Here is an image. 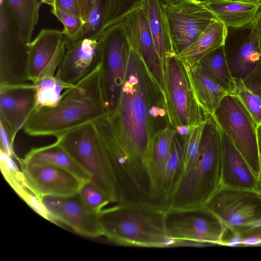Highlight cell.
<instances>
[{
    "label": "cell",
    "instance_id": "cell-1",
    "mask_svg": "<svg viewBox=\"0 0 261 261\" xmlns=\"http://www.w3.org/2000/svg\"><path fill=\"white\" fill-rule=\"evenodd\" d=\"M150 82L130 47L115 106L95 121L113 161L121 198L145 202L158 192L152 163Z\"/></svg>",
    "mask_w": 261,
    "mask_h": 261
},
{
    "label": "cell",
    "instance_id": "cell-2",
    "mask_svg": "<svg viewBox=\"0 0 261 261\" xmlns=\"http://www.w3.org/2000/svg\"><path fill=\"white\" fill-rule=\"evenodd\" d=\"M107 111L99 63L89 74L66 90L56 105L33 111L23 129L30 136L57 138L79 126L96 121L106 115Z\"/></svg>",
    "mask_w": 261,
    "mask_h": 261
},
{
    "label": "cell",
    "instance_id": "cell-3",
    "mask_svg": "<svg viewBox=\"0 0 261 261\" xmlns=\"http://www.w3.org/2000/svg\"><path fill=\"white\" fill-rule=\"evenodd\" d=\"M220 131L212 117L204 127L197 158L177 179L168 208L203 206L220 188Z\"/></svg>",
    "mask_w": 261,
    "mask_h": 261
},
{
    "label": "cell",
    "instance_id": "cell-4",
    "mask_svg": "<svg viewBox=\"0 0 261 261\" xmlns=\"http://www.w3.org/2000/svg\"><path fill=\"white\" fill-rule=\"evenodd\" d=\"M164 210L135 203H117L98 214L102 236L116 244L167 247L175 242L167 236Z\"/></svg>",
    "mask_w": 261,
    "mask_h": 261
},
{
    "label": "cell",
    "instance_id": "cell-5",
    "mask_svg": "<svg viewBox=\"0 0 261 261\" xmlns=\"http://www.w3.org/2000/svg\"><path fill=\"white\" fill-rule=\"evenodd\" d=\"M59 144L90 175L91 182L111 203H119L113 162L95 122L68 132L56 138Z\"/></svg>",
    "mask_w": 261,
    "mask_h": 261
},
{
    "label": "cell",
    "instance_id": "cell-6",
    "mask_svg": "<svg viewBox=\"0 0 261 261\" xmlns=\"http://www.w3.org/2000/svg\"><path fill=\"white\" fill-rule=\"evenodd\" d=\"M164 109L169 126L181 125L190 129L206 122L212 116L196 101L184 64L176 55L165 61Z\"/></svg>",
    "mask_w": 261,
    "mask_h": 261
},
{
    "label": "cell",
    "instance_id": "cell-7",
    "mask_svg": "<svg viewBox=\"0 0 261 261\" xmlns=\"http://www.w3.org/2000/svg\"><path fill=\"white\" fill-rule=\"evenodd\" d=\"M213 118L247 161L255 176L261 179L256 128L257 124L240 100L228 94L221 100Z\"/></svg>",
    "mask_w": 261,
    "mask_h": 261
},
{
    "label": "cell",
    "instance_id": "cell-8",
    "mask_svg": "<svg viewBox=\"0 0 261 261\" xmlns=\"http://www.w3.org/2000/svg\"><path fill=\"white\" fill-rule=\"evenodd\" d=\"M167 236L175 245L195 243L222 245L228 228L204 206L192 209L167 208L164 213Z\"/></svg>",
    "mask_w": 261,
    "mask_h": 261
},
{
    "label": "cell",
    "instance_id": "cell-9",
    "mask_svg": "<svg viewBox=\"0 0 261 261\" xmlns=\"http://www.w3.org/2000/svg\"><path fill=\"white\" fill-rule=\"evenodd\" d=\"M233 231L261 224V191L220 187L204 206Z\"/></svg>",
    "mask_w": 261,
    "mask_h": 261
},
{
    "label": "cell",
    "instance_id": "cell-10",
    "mask_svg": "<svg viewBox=\"0 0 261 261\" xmlns=\"http://www.w3.org/2000/svg\"><path fill=\"white\" fill-rule=\"evenodd\" d=\"M101 83L107 110L115 106L123 84L130 45L120 23L99 36Z\"/></svg>",
    "mask_w": 261,
    "mask_h": 261
},
{
    "label": "cell",
    "instance_id": "cell-11",
    "mask_svg": "<svg viewBox=\"0 0 261 261\" xmlns=\"http://www.w3.org/2000/svg\"><path fill=\"white\" fill-rule=\"evenodd\" d=\"M28 44L20 38L13 15L0 0V87L31 83L27 66Z\"/></svg>",
    "mask_w": 261,
    "mask_h": 261
},
{
    "label": "cell",
    "instance_id": "cell-12",
    "mask_svg": "<svg viewBox=\"0 0 261 261\" xmlns=\"http://www.w3.org/2000/svg\"><path fill=\"white\" fill-rule=\"evenodd\" d=\"M130 47L142 60L161 106L165 103V79L148 22L141 6L127 14L120 22Z\"/></svg>",
    "mask_w": 261,
    "mask_h": 261
},
{
    "label": "cell",
    "instance_id": "cell-13",
    "mask_svg": "<svg viewBox=\"0 0 261 261\" xmlns=\"http://www.w3.org/2000/svg\"><path fill=\"white\" fill-rule=\"evenodd\" d=\"M165 6L176 55L193 43L211 22L217 19L202 0H181Z\"/></svg>",
    "mask_w": 261,
    "mask_h": 261
},
{
    "label": "cell",
    "instance_id": "cell-14",
    "mask_svg": "<svg viewBox=\"0 0 261 261\" xmlns=\"http://www.w3.org/2000/svg\"><path fill=\"white\" fill-rule=\"evenodd\" d=\"M62 31L42 29L28 44L27 73L35 83L47 76H55L66 50Z\"/></svg>",
    "mask_w": 261,
    "mask_h": 261
},
{
    "label": "cell",
    "instance_id": "cell-15",
    "mask_svg": "<svg viewBox=\"0 0 261 261\" xmlns=\"http://www.w3.org/2000/svg\"><path fill=\"white\" fill-rule=\"evenodd\" d=\"M42 199L55 224H64L84 237L102 236L98 213L87 206L78 194L68 197L46 196Z\"/></svg>",
    "mask_w": 261,
    "mask_h": 261
},
{
    "label": "cell",
    "instance_id": "cell-16",
    "mask_svg": "<svg viewBox=\"0 0 261 261\" xmlns=\"http://www.w3.org/2000/svg\"><path fill=\"white\" fill-rule=\"evenodd\" d=\"M228 68L234 79L244 80L261 61L253 23L227 28L223 44Z\"/></svg>",
    "mask_w": 261,
    "mask_h": 261
},
{
    "label": "cell",
    "instance_id": "cell-17",
    "mask_svg": "<svg viewBox=\"0 0 261 261\" xmlns=\"http://www.w3.org/2000/svg\"><path fill=\"white\" fill-rule=\"evenodd\" d=\"M28 189L39 197H68L78 194L83 183L71 173L50 165L18 161Z\"/></svg>",
    "mask_w": 261,
    "mask_h": 261
},
{
    "label": "cell",
    "instance_id": "cell-18",
    "mask_svg": "<svg viewBox=\"0 0 261 261\" xmlns=\"http://www.w3.org/2000/svg\"><path fill=\"white\" fill-rule=\"evenodd\" d=\"M65 46L64 55L55 75L63 82L74 85L100 63L99 37L83 38Z\"/></svg>",
    "mask_w": 261,
    "mask_h": 261
},
{
    "label": "cell",
    "instance_id": "cell-19",
    "mask_svg": "<svg viewBox=\"0 0 261 261\" xmlns=\"http://www.w3.org/2000/svg\"><path fill=\"white\" fill-rule=\"evenodd\" d=\"M35 90L33 84L0 87V115L13 141L34 110Z\"/></svg>",
    "mask_w": 261,
    "mask_h": 261
},
{
    "label": "cell",
    "instance_id": "cell-20",
    "mask_svg": "<svg viewBox=\"0 0 261 261\" xmlns=\"http://www.w3.org/2000/svg\"><path fill=\"white\" fill-rule=\"evenodd\" d=\"M220 131L221 137L220 187L259 190L260 179L255 176L247 161L229 138L220 129Z\"/></svg>",
    "mask_w": 261,
    "mask_h": 261
},
{
    "label": "cell",
    "instance_id": "cell-21",
    "mask_svg": "<svg viewBox=\"0 0 261 261\" xmlns=\"http://www.w3.org/2000/svg\"><path fill=\"white\" fill-rule=\"evenodd\" d=\"M152 37L164 75L165 61L173 51L167 21L165 6L161 0H144L141 5Z\"/></svg>",
    "mask_w": 261,
    "mask_h": 261
},
{
    "label": "cell",
    "instance_id": "cell-22",
    "mask_svg": "<svg viewBox=\"0 0 261 261\" xmlns=\"http://www.w3.org/2000/svg\"><path fill=\"white\" fill-rule=\"evenodd\" d=\"M24 163L46 165L58 167L72 174L83 182L90 181V175L56 141L50 144L33 148L23 159Z\"/></svg>",
    "mask_w": 261,
    "mask_h": 261
},
{
    "label": "cell",
    "instance_id": "cell-23",
    "mask_svg": "<svg viewBox=\"0 0 261 261\" xmlns=\"http://www.w3.org/2000/svg\"><path fill=\"white\" fill-rule=\"evenodd\" d=\"M184 65L196 101L213 116L221 100L229 93L210 78L198 63L192 66Z\"/></svg>",
    "mask_w": 261,
    "mask_h": 261
},
{
    "label": "cell",
    "instance_id": "cell-24",
    "mask_svg": "<svg viewBox=\"0 0 261 261\" xmlns=\"http://www.w3.org/2000/svg\"><path fill=\"white\" fill-rule=\"evenodd\" d=\"M227 27L221 21L213 20L198 38L190 45L176 55L188 66L198 63L204 56L223 45Z\"/></svg>",
    "mask_w": 261,
    "mask_h": 261
},
{
    "label": "cell",
    "instance_id": "cell-25",
    "mask_svg": "<svg viewBox=\"0 0 261 261\" xmlns=\"http://www.w3.org/2000/svg\"><path fill=\"white\" fill-rule=\"evenodd\" d=\"M217 19L227 28L252 23L261 8V2L202 0Z\"/></svg>",
    "mask_w": 261,
    "mask_h": 261
},
{
    "label": "cell",
    "instance_id": "cell-26",
    "mask_svg": "<svg viewBox=\"0 0 261 261\" xmlns=\"http://www.w3.org/2000/svg\"><path fill=\"white\" fill-rule=\"evenodd\" d=\"M18 28L21 39L28 44L37 24L40 7L37 0H4Z\"/></svg>",
    "mask_w": 261,
    "mask_h": 261
},
{
    "label": "cell",
    "instance_id": "cell-27",
    "mask_svg": "<svg viewBox=\"0 0 261 261\" xmlns=\"http://www.w3.org/2000/svg\"><path fill=\"white\" fill-rule=\"evenodd\" d=\"M198 63L210 78L228 93L232 94L236 80L228 68L223 45L206 55Z\"/></svg>",
    "mask_w": 261,
    "mask_h": 261
},
{
    "label": "cell",
    "instance_id": "cell-28",
    "mask_svg": "<svg viewBox=\"0 0 261 261\" xmlns=\"http://www.w3.org/2000/svg\"><path fill=\"white\" fill-rule=\"evenodd\" d=\"M182 145L175 137L158 181L161 197L167 208L169 199L180 172Z\"/></svg>",
    "mask_w": 261,
    "mask_h": 261
},
{
    "label": "cell",
    "instance_id": "cell-29",
    "mask_svg": "<svg viewBox=\"0 0 261 261\" xmlns=\"http://www.w3.org/2000/svg\"><path fill=\"white\" fill-rule=\"evenodd\" d=\"M35 90L34 110L52 107L61 100L64 91L73 85L63 82L57 76H47L33 83Z\"/></svg>",
    "mask_w": 261,
    "mask_h": 261
},
{
    "label": "cell",
    "instance_id": "cell-30",
    "mask_svg": "<svg viewBox=\"0 0 261 261\" xmlns=\"http://www.w3.org/2000/svg\"><path fill=\"white\" fill-rule=\"evenodd\" d=\"M176 134V129L169 125L154 133L152 163L157 186L160 175L169 156Z\"/></svg>",
    "mask_w": 261,
    "mask_h": 261
},
{
    "label": "cell",
    "instance_id": "cell-31",
    "mask_svg": "<svg viewBox=\"0 0 261 261\" xmlns=\"http://www.w3.org/2000/svg\"><path fill=\"white\" fill-rule=\"evenodd\" d=\"M103 8L100 35L111 27L120 23L125 16L142 4L144 0H101Z\"/></svg>",
    "mask_w": 261,
    "mask_h": 261
},
{
    "label": "cell",
    "instance_id": "cell-32",
    "mask_svg": "<svg viewBox=\"0 0 261 261\" xmlns=\"http://www.w3.org/2000/svg\"><path fill=\"white\" fill-rule=\"evenodd\" d=\"M205 123L190 129L188 134L183 137L181 167L178 177L189 169L197 158Z\"/></svg>",
    "mask_w": 261,
    "mask_h": 261
},
{
    "label": "cell",
    "instance_id": "cell-33",
    "mask_svg": "<svg viewBox=\"0 0 261 261\" xmlns=\"http://www.w3.org/2000/svg\"><path fill=\"white\" fill-rule=\"evenodd\" d=\"M102 17L103 8L101 0H89L88 12L84 24L74 40L69 43L85 38L99 37Z\"/></svg>",
    "mask_w": 261,
    "mask_h": 261
},
{
    "label": "cell",
    "instance_id": "cell-34",
    "mask_svg": "<svg viewBox=\"0 0 261 261\" xmlns=\"http://www.w3.org/2000/svg\"><path fill=\"white\" fill-rule=\"evenodd\" d=\"M236 88L232 94L237 96L257 125L261 123V96L252 92L242 79H235Z\"/></svg>",
    "mask_w": 261,
    "mask_h": 261
},
{
    "label": "cell",
    "instance_id": "cell-35",
    "mask_svg": "<svg viewBox=\"0 0 261 261\" xmlns=\"http://www.w3.org/2000/svg\"><path fill=\"white\" fill-rule=\"evenodd\" d=\"M222 245L227 246H260L261 224L258 226L229 231Z\"/></svg>",
    "mask_w": 261,
    "mask_h": 261
},
{
    "label": "cell",
    "instance_id": "cell-36",
    "mask_svg": "<svg viewBox=\"0 0 261 261\" xmlns=\"http://www.w3.org/2000/svg\"><path fill=\"white\" fill-rule=\"evenodd\" d=\"M78 194L87 206L98 214L111 203L108 197L90 181L82 184Z\"/></svg>",
    "mask_w": 261,
    "mask_h": 261
},
{
    "label": "cell",
    "instance_id": "cell-37",
    "mask_svg": "<svg viewBox=\"0 0 261 261\" xmlns=\"http://www.w3.org/2000/svg\"><path fill=\"white\" fill-rule=\"evenodd\" d=\"M13 158L0 151V168L6 180L17 194L28 188L21 171L17 167Z\"/></svg>",
    "mask_w": 261,
    "mask_h": 261
},
{
    "label": "cell",
    "instance_id": "cell-38",
    "mask_svg": "<svg viewBox=\"0 0 261 261\" xmlns=\"http://www.w3.org/2000/svg\"><path fill=\"white\" fill-rule=\"evenodd\" d=\"M54 15L63 25L62 32L64 35L66 44L72 42L81 31L83 25V19L77 16L56 8L50 10Z\"/></svg>",
    "mask_w": 261,
    "mask_h": 261
},
{
    "label": "cell",
    "instance_id": "cell-39",
    "mask_svg": "<svg viewBox=\"0 0 261 261\" xmlns=\"http://www.w3.org/2000/svg\"><path fill=\"white\" fill-rule=\"evenodd\" d=\"M17 194L36 213L46 220L54 223L42 198L35 195L28 188L20 191Z\"/></svg>",
    "mask_w": 261,
    "mask_h": 261
},
{
    "label": "cell",
    "instance_id": "cell-40",
    "mask_svg": "<svg viewBox=\"0 0 261 261\" xmlns=\"http://www.w3.org/2000/svg\"><path fill=\"white\" fill-rule=\"evenodd\" d=\"M1 147L0 151L6 153L10 157L18 159L13 149V140L6 123L0 119Z\"/></svg>",
    "mask_w": 261,
    "mask_h": 261
},
{
    "label": "cell",
    "instance_id": "cell-41",
    "mask_svg": "<svg viewBox=\"0 0 261 261\" xmlns=\"http://www.w3.org/2000/svg\"><path fill=\"white\" fill-rule=\"evenodd\" d=\"M244 82L249 89L261 96V61Z\"/></svg>",
    "mask_w": 261,
    "mask_h": 261
},
{
    "label": "cell",
    "instance_id": "cell-42",
    "mask_svg": "<svg viewBox=\"0 0 261 261\" xmlns=\"http://www.w3.org/2000/svg\"><path fill=\"white\" fill-rule=\"evenodd\" d=\"M56 8L81 17L77 0H56Z\"/></svg>",
    "mask_w": 261,
    "mask_h": 261
},
{
    "label": "cell",
    "instance_id": "cell-43",
    "mask_svg": "<svg viewBox=\"0 0 261 261\" xmlns=\"http://www.w3.org/2000/svg\"><path fill=\"white\" fill-rule=\"evenodd\" d=\"M252 23L261 52V8L258 12L255 19L252 22Z\"/></svg>",
    "mask_w": 261,
    "mask_h": 261
},
{
    "label": "cell",
    "instance_id": "cell-44",
    "mask_svg": "<svg viewBox=\"0 0 261 261\" xmlns=\"http://www.w3.org/2000/svg\"><path fill=\"white\" fill-rule=\"evenodd\" d=\"M82 19L84 21L88 14L89 8V0H77Z\"/></svg>",
    "mask_w": 261,
    "mask_h": 261
},
{
    "label": "cell",
    "instance_id": "cell-45",
    "mask_svg": "<svg viewBox=\"0 0 261 261\" xmlns=\"http://www.w3.org/2000/svg\"><path fill=\"white\" fill-rule=\"evenodd\" d=\"M151 117H156L158 116L164 117L166 115V110L163 108H160L157 106L151 107L149 111Z\"/></svg>",
    "mask_w": 261,
    "mask_h": 261
},
{
    "label": "cell",
    "instance_id": "cell-46",
    "mask_svg": "<svg viewBox=\"0 0 261 261\" xmlns=\"http://www.w3.org/2000/svg\"><path fill=\"white\" fill-rule=\"evenodd\" d=\"M256 136L258 151L261 166V123L257 126Z\"/></svg>",
    "mask_w": 261,
    "mask_h": 261
},
{
    "label": "cell",
    "instance_id": "cell-47",
    "mask_svg": "<svg viewBox=\"0 0 261 261\" xmlns=\"http://www.w3.org/2000/svg\"><path fill=\"white\" fill-rule=\"evenodd\" d=\"M175 129L177 133L183 137H185L190 130L189 127L184 125L178 126Z\"/></svg>",
    "mask_w": 261,
    "mask_h": 261
},
{
    "label": "cell",
    "instance_id": "cell-48",
    "mask_svg": "<svg viewBox=\"0 0 261 261\" xmlns=\"http://www.w3.org/2000/svg\"><path fill=\"white\" fill-rule=\"evenodd\" d=\"M42 4H44L49 6L52 10L56 9V0H40Z\"/></svg>",
    "mask_w": 261,
    "mask_h": 261
},
{
    "label": "cell",
    "instance_id": "cell-49",
    "mask_svg": "<svg viewBox=\"0 0 261 261\" xmlns=\"http://www.w3.org/2000/svg\"><path fill=\"white\" fill-rule=\"evenodd\" d=\"M164 5H168L171 4H174L175 3H177L181 0H161Z\"/></svg>",
    "mask_w": 261,
    "mask_h": 261
},
{
    "label": "cell",
    "instance_id": "cell-50",
    "mask_svg": "<svg viewBox=\"0 0 261 261\" xmlns=\"http://www.w3.org/2000/svg\"><path fill=\"white\" fill-rule=\"evenodd\" d=\"M219 1H234V2H261V0H219Z\"/></svg>",
    "mask_w": 261,
    "mask_h": 261
},
{
    "label": "cell",
    "instance_id": "cell-51",
    "mask_svg": "<svg viewBox=\"0 0 261 261\" xmlns=\"http://www.w3.org/2000/svg\"><path fill=\"white\" fill-rule=\"evenodd\" d=\"M259 190L261 191V179H260L259 181Z\"/></svg>",
    "mask_w": 261,
    "mask_h": 261
},
{
    "label": "cell",
    "instance_id": "cell-52",
    "mask_svg": "<svg viewBox=\"0 0 261 261\" xmlns=\"http://www.w3.org/2000/svg\"><path fill=\"white\" fill-rule=\"evenodd\" d=\"M37 2H38V5H39L40 7H41V6L42 5V3H41L40 2V0H37Z\"/></svg>",
    "mask_w": 261,
    "mask_h": 261
}]
</instances>
